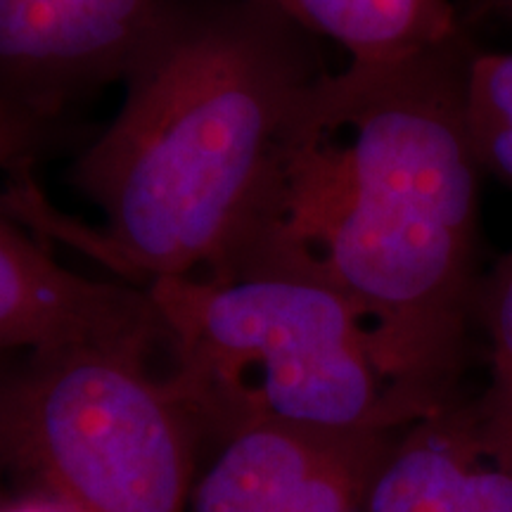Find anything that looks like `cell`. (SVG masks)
<instances>
[{
  "instance_id": "1",
  "label": "cell",
  "mask_w": 512,
  "mask_h": 512,
  "mask_svg": "<svg viewBox=\"0 0 512 512\" xmlns=\"http://www.w3.org/2000/svg\"><path fill=\"white\" fill-rule=\"evenodd\" d=\"M470 57L463 34L403 60L325 69L285 128L235 268L285 266L342 294L420 418L456 396L482 294Z\"/></svg>"
},
{
  "instance_id": "2",
  "label": "cell",
  "mask_w": 512,
  "mask_h": 512,
  "mask_svg": "<svg viewBox=\"0 0 512 512\" xmlns=\"http://www.w3.org/2000/svg\"><path fill=\"white\" fill-rule=\"evenodd\" d=\"M318 38L273 0H169L128 62L119 112L69 181L98 209L76 228L34 176L0 200L38 235L72 242L126 283L228 278L245 259Z\"/></svg>"
},
{
  "instance_id": "3",
  "label": "cell",
  "mask_w": 512,
  "mask_h": 512,
  "mask_svg": "<svg viewBox=\"0 0 512 512\" xmlns=\"http://www.w3.org/2000/svg\"><path fill=\"white\" fill-rule=\"evenodd\" d=\"M143 290L162 320L164 373L204 446L261 422L392 432L420 418L351 304L311 275L249 264L228 278H162Z\"/></svg>"
},
{
  "instance_id": "4",
  "label": "cell",
  "mask_w": 512,
  "mask_h": 512,
  "mask_svg": "<svg viewBox=\"0 0 512 512\" xmlns=\"http://www.w3.org/2000/svg\"><path fill=\"white\" fill-rule=\"evenodd\" d=\"M155 354L102 342L0 354L12 472L76 512L188 510L204 441Z\"/></svg>"
},
{
  "instance_id": "5",
  "label": "cell",
  "mask_w": 512,
  "mask_h": 512,
  "mask_svg": "<svg viewBox=\"0 0 512 512\" xmlns=\"http://www.w3.org/2000/svg\"><path fill=\"white\" fill-rule=\"evenodd\" d=\"M169 0H0V100L48 124L121 83Z\"/></svg>"
},
{
  "instance_id": "6",
  "label": "cell",
  "mask_w": 512,
  "mask_h": 512,
  "mask_svg": "<svg viewBox=\"0 0 512 512\" xmlns=\"http://www.w3.org/2000/svg\"><path fill=\"white\" fill-rule=\"evenodd\" d=\"M394 432L242 427L211 446L185 512H363Z\"/></svg>"
},
{
  "instance_id": "7",
  "label": "cell",
  "mask_w": 512,
  "mask_h": 512,
  "mask_svg": "<svg viewBox=\"0 0 512 512\" xmlns=\"http://www.w3.org/2000/svg\"><path fill=\"white\" fill-rule=\"evenodd\" d=\"M83 342L164 354V328L143 287L69 271L0 200V354Z\"/></svg>"
},
{
  "instance_id": "8",
  "label": "cell",
  "mask_w": 512,
  "mask_h": 512,
  "mask_svg": "<svg viewBox=\"0 0 512 512\" xmlns=\"http://www.w3.org/2000/svg\"><path fill=\"white\" fill-rule=\"evenodd\" d=\"M482 401L453 396L394 432L370 477L363 512H463Z\"/></svg>"
},
{
  "instance_id": "9",
  "label": "cell",
  "mask_w": 512,
  "mask_h": 512,
  "mask_svg": "<svg viewBox=\"0 0 512 512\" xmlns=\"http://www.w3.org/2000/svg\"><path fill=\"white\" fill-rule=\"evenodd\" d=\"M292 22L344 48L351 62H394L465 34L453 0H273Z\"/></svg>"
},
{
  "instance_id": "10",
  "label": "cell",
  "mask_w": 512,
  "mask_h": 512,
  "mask_svg": "<svg viewBox=\"0 0 512 512\" xmlns=\"http://www.w3.org/2000/svg\"><path fill=\"white\" fill-rule=\"evenodd\" d=\"M465 107L479 166L512 188V53H472Z\"/></svg>"
},
{
  "instance_id": "11",
  "label": "cell",
  "mask_w": 512,
  "mask_h": 512,
  "mask_svg": "<svg viewBox=\"0 0 512 512\" xmlns=\"http://www.w3.org/2000/svg\"><path fill=\"white\" fill-rule=\"evenodd\" d=\"M477 451L467 472L463 512H512V415L486 392Z\"/></svg>"
},
{
  "instance_id": "12",
  "label": "cell",
  "mask_w": 512,
  "mask_h": 512,
  "mask_svg": "<svg viewBox=\"0 0 512 512\" xmlns=\"http://www.w3.org/2000/svg\"><path fill=\"white\" fill-rule=\"evenodd\" d=\"M479 309L491 342V392L512 415V254L501 261L494 278L482 283Z\"/></svg>"
},
{
  "instance_id": "13",
  "label": "cell",
  "mask_w": 512,
  "mask_h": 512,
  "mask_svg": "<svg viewBox=\"0 0 512 512\" xmlns=\"http://www.w3.org/2000/svg\"><path fill=\"white\" fill-rule=\"evenodd\" d=\"M60 124H48L0 100V171L34 174V166L60 143Z\"/></svg>"
},
{
  "instance_id": "14",
  "label": "cell",
  "mask_w": 512,
  "mask_h": 512,
  "mask_svg": "<svg viewBox=\"0 0 512 512\" xmlns=\"http://www.w3.org/2000/svg\"><path fill=\"white\" fill-rule=\"evenodd\" d=\"M0 512H76L60 498L38 491L27 498H0Z\"/></svg>"
},
{
  "instance_id": "15",
  "label": "cell",
  "mask_w": 512,
  "mask_h": 512,
  "mask_svg": "<svg viewBox=\"0 0 512 512\" xmlns=\"http://www.w3.org/2000/svg\"><path fill=\"white\" fill-rule=\"evenodd\" d=\"M512 17V0H465V10H460V24L467 31L472 19Z\"/></svg>"
},
{
  "instance_id": "16",
  "label": "cell",
  "mask_w": 512,
  "mask_h": 512,
  "mask_svg": "<svg viewBox=\"0 0 512 512\" xmlns=\"http://www.w3.org/2000/svg\"><path fill=\"white\" fill-rule=\"evenodd\" d=\"M10 472H12V465H10V456H8V446H5L3 432H0V498H3V482Z\"/></svg>"
}]
</instances>
